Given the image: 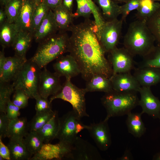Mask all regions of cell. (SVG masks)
<instances>
[{"label":"cell","instance_id":"cell-1","mask_svg":"<svg viewBox=\"0 0 160 160\" xmlns=\"http://www.w3.org/2000/svg\"><path fill=\"white\" fill-rule=\"evenodd\" d=\"M69 31L68 52L76 61L83 79L87 81L97 74L110 78L112 67L98 39L95 22L84 19L83 22L73 24Z\"/></svg>","mask_w":160,"mask_h":160},{"label":"cell","instance_id":"cell-2","mask_svg":"<svg viewBox=\"0 0 160 160\" xmlns=\"http://www.w3.org/2000/svg\"><path fill=\"white\" fill-rule=\"evenodd\" d=\"M155 40L146 22L137 20L129 24L123 44L133 57L138 55L143 57L155 46Z\"/></svg>","mask_w":160,"mask_h":160},{"label":"cell","instance_id":"cell-3","mask_svg":"<svg viewBox=\"0 0 160 160\" xmlns=\"http://www.w3.org/2000/svg\"><path fill=\"white\" fill-rule=\"evenodd\" d=\"M69 37L66 32L59 33L39 43L34 55L30 59L41 69L49 63L68 52Z\"/></svg>","mask_w":160,"mask_h":160},{"label":"cell","instance_id":"cell-4","mask_svg":"<svg viewBox=\"0 0 160 160\" xmlns=\"http://www.w3.org/2000/svg\"><path fill=\"white\" fill-rule=\"evenodd\" d=\"M136 92H120L112 90L106 93L101 98L107 115L105 119L127 115L137 106L139 99Z\"/></svg>","mask_w":160,"mask_h":160},{"label":"cell","instance_id":"cell-5","mask_svg":"<svg viewBox=\"0 0 160 160\" xmlns=\"http://www.w3.org/2000/svg\"><path fill=\"white\" fill-rule=\"evenodd\" d=\"M41 69L30 59L27 60L13 81L15 89L21 90L30 98L34 99L39 94Z\"/></svg>","mask_w":160,"mask_h":160},{"label":"cell","instance_id":"cell-6","mask_svg":"<svg viewBox=\"0 0 160 160\" xmlns=\"http://www.w3.org/2000/svg\"><path fill=\"white\" fill-rule=\"evenodd\" d=\"M70 78H66L60 91L50 98V102L60 99L70 103L73 110L81 118L89 117L86 110L85 95L87 92L85 88H80L74 84Z\"/></svg>","mask_w":160,"mask_h":160},{"label":"cell","instance_id":"cell-7","mask_svg":"<svg viewBox=\"0 0 160 160\" xmlns=\"http://www.w3.org/2000/svg\"><path fill=\"white\" fill-rule=\"evenodd\" d=\"M81 118L73 109L59 118V128L56 137L59 142L71 146L77 137L78 134L87 128Z\"/></svg>","mask_w":160,"mask_h":160},{"label":"cell","instance_id":"cell-8","mask_svg":"<svg viewBox=\"0 0 160 160\" xmlns=\"http://www.w3.org/2000/svg\"><path fill=\"white\" fill-rule=\"evenodd\" d=\"M123 21L121 18L105 21L101 29L98 37L106 53L117 47L121 35Z\"/></svg>","mask_w":160,"mask_h":160},{"label":"cell","instance_id":"cell-9","mask_svg":"<svg viewBox=\"0 0 160 160\" xmlns=\"http://www.w3.org/2000/svg\"><path fill=\"white\" fill-rule=\"evenodd\" d=\"M133 56L124 47H116L108 53L107 59L113 70V74L130 72L135 67Z\"/></svg>","mask_w":160,"mask_h":160},{"label":"cell","instance_id":"cell-10","mask_svg":"<svg viewBox=\"0 0 160 160\" xmlns=\"http://www.w3.org/2000/svg\"><path fill=\"white\" fill-rule=\"evenodd\" d=\"M4 49L0 52V82H10L13 81L27 60L15 55L6 57Z\"/></svg>","mask_w":160,"mask_h":160},{"label":"cell","instance_id":"cell-11","mask_svg":"<svg viewBox=\"0 0 160 160\" xmlns=\"http://www.w3.org/2000/svg\"><path fill=\"white\" fill-rule=\"evenodd\" d=\"M67 159L74 160H100L97 149L89 142L77 137L72 144Z\"/></svg>","mask_w":160,"mask_h":160},{"label":"cell","instance_id":"cell-12","mask_svg":"<svg viewBox=\"0 0 160 160\" xmlns=\"http://www.w3.org/2000/svg\"><path fill=\"white\" fill-rule=\"evenodd\" d=\"M108 120L105 119L99 123L91 124L86 129L98 148L103 151L107 150L111 144Z\"/></svg>","mask_w":160,"mask_h":160},{"label":"cell","instance_id":"cell-13","mask_svg":"<svg viewBox=\"0 0 160 160\" xmlns=\"http://www.w3.org/2000/svg\"><path fill=\"white\" fill-rule=\"evenodd\" d=\"M55 72L52 73L46 67L41 72L38 93L41 97L48 98L50 96L54 95L60 90L62 85L60 78Z\"/></svg>","mask_w":160,"mask_h":160},{"label":"cell","instance_id":"cell-14","mask_svg":"<svg viewBox=\"0 0 160 160\" xmlns=\"http://www.w3.org/2000/svg\"><path fill=\"white\" fill-rule=\"evenodd\" d=\"M71 147L60 142L55 144L44 143L41 149L32 157L30 160L67 159Z\"/></svg>","mask_w":160,"mask_h":160},{"label":"cell","instance_id":"cell-15","mask_svg":"<svg viewBox=\"0 0 160 160\" xmlns=\"http://www.w3.org/2000/svg\"><path fill=\"white\" fill-rule=\"evenodd\" d=\"M138 92L140 95L139 105L141 107L143 113L160 119V101L153 94L151 87H141Z\"/></svg>","mask_w":160,"mask_h":160},{"label":"cell","instance_id":"cell-16","mask_svg":"<svg viewBox=\"0 0 160 160\" xmlns=\"http://www.w3.org/2000/svg\"><path fill=\"white\" fill-rule=\"evenodd\" d=\"M56 60L53 65V68L55 72L60 77L71 79L81 74L78 65L70 54L63 55Z\"/></svg>","mask_w":160,"mask_h":160},{"label":"cell","instance_id":"cell-17","mask_svg":"<svg viewBox=\"0 0 160 160\" xmlns=\"http://www.w3.org/2000/svg\"><path fill=\"white\" fill-rule=\"evenodd\" d=\"M113 90L120 92H138L141 86L131 72L118 73L110 78Z\"/></svg>","mask_w":160,"mask_h":160},{"label":"cell","instance_id":"cell-18","mask_svg":"<svg viewBox=\"0 0 160 160\" xmlns=\"http://www.w3.org/2000/svg\"><path fill=\"white\" fill-rule=\"evenodd\" d=\"M133 75L141 87H150L160 83V68L153 67H135Z\"/></svg>","mask_w":160,"mask_h":160},{"label":"cell","instance_id":"cell-19","mask_svg":"<svg viewBox=\"0 0 160 160\" xmlns=\"http://www.w3.org/2000/svg\"><path fill=\"white\" fill-rule=\"evenodd\" d=\"M58 32L52 10L50 9L33 34V39L39 43Z\"/></svg>","mask_w":160,"mask_h":160},{"label":"cell","instance_id":"cell-20","mask_svg":"<svg viewBox=\"0 0 160 160\" xmlns=\"http://www.w3.org/2000/svg\"><path fill=\"white\" fill-rule=\"evenodd\" d=\"M57 27L58 32L69 31L73 25L74 15L61 4L52 10Z\"/></svg>","mask_w":160,"mask_h":160},{"label":"cell","instance_id":"cell-21","mask_svg":"<svg viewBox=\"0 0 160 160\" xmlns=\"http://www.w3.org/2000/svg\"><path fill=\"white\" fill-rule=\"evenodd\" d=\"M36 5L32 0L23 1L20 14L15 22L20 30L31 32L32 18Z\"/></svg>","mask_w":160,"mask_h":160},{"label":"cell","instance_id":"cell-22","mask_svg":"<svg viewBox=\"0 0 160 160\" xmlns=\"http://www.w3.org/2000/svg\"><path fill=\"white\" fill-rule=\"evenodd\" d=\"M33 39V35L30 32L20 30L12 46L15 52L14 55L27 60L26 55Z\"/></svg>","mask_w":160,"mask_h":160},{"label":"cell","instance_id":"cell-23","mask_svg":"<svg viewBox=\"0 0 160 160\" xmlns=\"http://www.w3.org/2000/svg\"><path fill=\"white\" fill-rule=\"evenodd\" d=\"M7 145L10 151L11 160H30L32 157L23 138H9Z\"/></svg>","mask_w":160,"mask_h":160},{"label":"cell","instance_id":"cell-24","mask_svg":"<svg viewBox=\"0 0 160 160\" xmlns=\"http://www.w3.org/2000/svg\"><path fill=\"white\" fill-rule=\"evenodd\" d=\"M19 31L15 23L7 21L0 25V43L2 48L12 47Z\"/></svg>","mask_w":160,"mask_h":160},{"label":"cell","instance_id":"cell-25","mask_svg":"<svg viewBox=\"0 0 160 160\" xmlns=\"http://www.w3.org/2000/svg\"><path fill=\"white\" fill-rule=\"evenodd\" d=\"M85 88L87 92H100L106 93L113 89L110 78L100 74L93 76L87 81Z\"/></svg>","mask_w":160,"mask_h":160},{"label":"cell","instance_id":"cell-26","mask_svg":"<svg viewBox=\"0 0 160 160\" xmlns=\"http://www.w3.org/2000/svg\"><path fill=\"white\" fill-rule=\"evenodd\" d=\"M105 21L118 18L121 15L120 6L113 0H94Z\"/></svg>","mask_w":160,"mask_h":160},{"label":"cell","instance_id":"cell-27","mask_svg":"<svg viewBox=\"0 0 160 160\" xmlns=\"http://www.w3.org/2000/svg\"><path fill=\"white\" fill-rule=\"evenodd\" d=\"M143 113L131 112L127 115L126 124L129 132L136 137L140 138L145 133L146 128L142 119Z\"/></svg>","mask_w":160,"mask_h":160},{"label":"cell","instance_id":"cell-28","mask_svg":"<svg viewBox=\"0 0 160 160\" xmlns=\"http://www.w3.org/2000/svg\"><path fill=\"white\" fill-rule=\"evenodd\" d=\"M59 117L57 111L51 119L36 132L44 143L49 142L56 138L59 128Z\"/></svg>","mask_w":160,"mask_h":160},{"label":"cell","instance_id":"cell-29","mask_svg":"<svg viewBox=\"0 0 160 160\" xmlns=\"http://www.w3.org/2000/svg\"><path fill=\"white\" fill-rule=\"evenodd\" d=\"M29 131V122L25 117L18 118L10 120L7 135L9 139L12 138H23Z\"/></svg>","mask_w":160,"mask_h":160},{"label":"cell","instance_id":"cell-30","mask_svg":"<svg viewBox=\"0 0 160 160\" xmlns=\"http://www.w3.org/2000/svg\"><path fill=\"white\" fill-rule=\"evenodd\" d=\"M160 7V4L153 0H141L137 9V20L146 22Z\"/></svg>","mask_w":160,"mask_h":160},{"label":"cell","instance_id":"cell-31","mask_svg":"<svg viewBox=\"0 0 160 160\" xmlns=\"http://www.w3.org/2000/svg\"><path fill=\"white\" fill-rule=\"evenodd\" d=\"M143 58L141 61L136 62L137 67H153L160 68V46H154Z\"/></svg>","mask_w":160,"mask_h":160},{"label":"cell","instance_id":"cell-32","mask_svg":"<svg viewBox=\"0 0 160 160\" xmlns=\"http://www.w3.org/2000/svg\"><path fill=\"white\" fill-rule=\"evenodd\" d=\"M55 111L52 109L46 111L36 113L29 122V131L37 132L51 119Z\"/></svg>","mask_w":160,"mask_h":160},{"label":"cell","instance_id":"cell-33","mask_svg":"<svg viewBox=\"0 0 160 160\" xmlns=\"http://www.w3.org/2000/svg\"><path fill=\"white\" fill-rule=\"evenodd\" d=\"M25 137V145L32 157L39 151L44 143L36 132H29Z\"/></svg>","mask_w":160,"mask_h":160},{"label":"cell","instance_id":"cell-34","mask_svg":"<svg viewBox=\"0 0 160 160\" xmlns=\"http://www.w3.org/2000/svg\"><path fill=\"white\" fill-rule=\"evenodd\" d=\"M50 10L43 2L36 5L33 15L31 29V32L33 35Z\"/></svg>","mask_w":160,"mask_h":160},{"label":"cell","instance_id":"cell-35","mask_svg":"<svg viewBox=\"0 0 160 160\" xmlns=\"http://www.w3.org/2000/svg\"><path fill=\"white\" fill-rule=\"evenodd\" d=\"M23 0H10L4 7L7 21L10 23L15 22L20 12L23 4Z\"/></svg>","mask_w":160,"mask_h":160},{"label":"cell","instance_id":"cell-36","mask_svg":"<svg viewBox=\"0 0 160 160\" xmlns=\"http://www.w3.org/2000/svg\"><path fill=\"white\" fill-rule=\"evenodd\" d=\"M15 88L12 83L0 82V112L6 114L8 103L14 92Z\"/></svg>","mask_w":160,"mask_h":160},{"label":"cell","instance_id":"cell-37","mask_svg":"<svg viewBox=\"0 0 160 160\" xmlns=\"http://www.w3.org/2000/svg\"><path fill=\"white\" fill-rule=\"evenodd\" d=\"M146 23L158 45L160 46V7L148 20Z\"/></svg>","mask_w":160,"mask_h":160},{"label":"cell","instance_id":"cell-38","mask_svg":"<svg viewBox=\"0 0 160 160\" xmlns=\"http://www.w3.org/2000/svg\"><path fill=\"white\" fill-rule=\"evenodd\" d=\"M77 3V8L74 14L75 17H82L84 19L90 18L93 13L90 0H75Z\"/></svg>","mask_w":160,"mask_h":160},{"label":"cell","instance_id":"cell-39","mask_svg":"<svg viewBox=\"0 0 160 160\" xmlns=\"http://www.w3.org/2000/svg\"><path fill=\"white\" fill-rule=\"evenodd\" d=\"M29 96L23 91L15 89L12 101V103L20 109L26 107L28 104Z\"/></svg>","mask_w":160,"mask_h":160},{"label":"cell","instance_id":"cell-40","mask_svg":"<svg viewBox=\"0 0 160 160\" xmlns=\"http://www.w3.org/2000/svg\"><path fill=\"white\" fill-rule=\"evenodd\" d=\"M141 0H127L122 5L120 6L121 18L125 21L126 18L132 11L137 10L138 8Z\"/></svg>","mask_w":160,"mask_h":160},{"label":"cell","instance_id":"cell-41","mask_svg":"<svg viewBox=\"0 0 160 160\" xmlns=\"http://www.w3.org/2000/svg\"><path fill=\"white\" fill-rule=\"evenodd\" d=\"M34 99L36 101L35 106L36 113L46 111L52 109V103L48 98H44L39 94Z\"/></svg>","mask_w":160,"mask_h":160},{"label":"cell","instance_id":"cell-42","mask_svg":"<svg viewBox=\"0 0 160 160\" xmlns=\"http://www.w3.org/2000/svg\"><path fill=\"white\" fill-rule=\"evenodd\" d=\"M10 119L6 114L0 113V137L5 138L7 137Z\"/></svg>","mask_w":160,"mask_h":160},{"label":"cell","instance_id":"cell-43","mask_svg":"<svg viewBox=\"0 0 160 160\" xmlns=\"http://www.w3.org/2000/svg\"><path fill=\"white\" fill-rule=\"evenodd\" d=\"M20 108L14 105L10 100L8 103L6 108V114L10 120H13L18 118L20 114Z\"/></svg>","mask_w":160,"mask_h":160},{"label":"cell","instance_id":"cell-44","mask_svg":"<svg viewBox=\"0 0 160 160\" xmlns=\"http://www.w3.org/2000/svg\"><path fill=\"white\" fill-rule=\"evenodd\" d=\"M2 139L0 137V156L4 160H11L9 149L3 143Z\"/></svg>","mask_w":160,"mask_h":160},{"label":"cell","instance_id":"cell-45","mask_svg":"<svg viewBox=\"0 0 160 160\" xmlns=\"http://www.w3.org/2000/svg\"><path fill=\"white\" fill-rule=\"evenodd\" d=\"M63 0H44L43 2L52 10L62 4Z\"/></svg>","mask_w":160,"mask_h":160},{"label":"cell","instance_id":"cell-46","mask_svg":"<svg viewBox=\"0 0 160 160\" xmlns=\"http://www.w3.org/2000/svg\"><path fill=\"white\" fill-rule=\"evenodd\" d=\"M73 0H63L61 5L65 9L72 12Z\"/></svg>","mask_w":160,"mask_h":160},{"label":"cell","instance_id":"cell-47","mask_svg":"<svg viewBox=\"0 0 160 160\" xmlns=\"http://www.w3.org/2000/svg\"><path fill=\"white\" fill-rule=\"evenodd\" d=\"M132 155L130 151L126 149L124 152L123 155L118 159L119 160H130L133 159Z\"/></svg>","mask_w":160,"mask_h":160},{"label":"cell","instance_id":"cell-48","mask_svg":"<svg viewBox=\"0 0 160 160\" xmlns=\"http://www.w3.org/2000/svg\"><path fill=\"white\" fill-rule=\"evenodd\" d=\"M7 21L6 13L4 8L1 7L0 9V25Z\"/></svg>","mask_w":160,"mask_h":160},{"label":"cell","instance_id":"cell-49","mask_svg":"<svg viewBox=\"0 0 160 160\" xmlns=\"http://www.w3.org/2000/svg\"><path fill=\"white\" fill-rule=\"evenodd\" d=\"M10 0H0V3L1 7L4 8L7 3Z\"/></svg>","mask_w":160,"mask_h":160},{"label":"cell","instance_id":"cell-50","mask_svg":"<svg viewBox=\"0 0 160 160\" xmlns=\"http://www.w3.org/2000/svg\"><path fill=\"white\" fill-rule=\"evenodd\" d=\"M153 159L160 160V151L155 154L153 156Z\"/></svg>","mask_w":160,"mask_h":160},{"label":"cell","instance_id":"cell-51","mask_svg":"<svg viewBox=\"0 0 160 160\" xmlns=\"http://www.w3.org/2000/svg\"><path fill=\"white\" fill-rule=\"evenodd\" d=\"M36 4L38 5L43 2L44 0H32Z\"/></svg>","mask_w":160,"mask_h":160},{"label":"cell","instance_id":"cell-52","mask_svg":"<svg viewBox=\"0 0 160 160\" xmlns=\"http://www.w3.org/2000/svg\"><path fill=\"white\" fill-rule=\"evenodd\" d=\"M114 1L117 3H125L126 2L127 0H113Z\"/></svg>","mask_w":160,"mask_h":160},{"label":"cell","instance_id":"cell-53","mask_svg":"<svg viewBox=\"0 0 160 160\" xmlns=\"http://www.w3.org/2000/svg\"><path fill=\"white\" fill-rule=\"evenodd\" d=\"M0 160H4V159L2 157L0 156Z\"/></svg>","mask_w":160,"mask_h":160},{"label":"cell","instance_id":"cell-54","mask_svg":"<svg viewBox=\"0 0 160 160\" xmlns=\"http://www.w3.org/2000/svg\"><path fill=\"white\" fill-rule=\"evenodd\" d=\"M153 0V1H160V0Z\"/></svg>","mask_w":160,"mask_h":160},{"label":"cell","instance_id":"cell-55","mask_svg":"<svg viewBox=\"0 0 160 160\" xmlns=\"http://www.w3.org/2000/svg\"><path fill=\"white\" fill-rule=\"evenodd\" d=\"M25 0H23V1H25Z\"/></svg>","mask_w":160,"mask_h":160}]
</instances>
